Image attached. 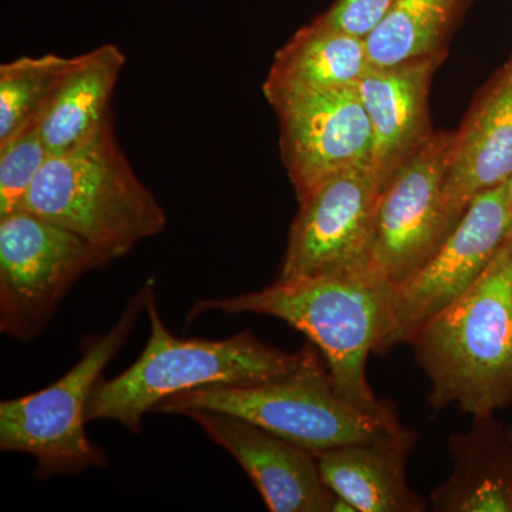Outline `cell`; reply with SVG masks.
<instances>
[{"label": "cell", "instance_id": "obj_3", "mask_svg": "<svg viewBox=\"0 0 512 512\" xmlns=\"http://www.w3.org/2000/svg\"><path fill=\"white\" fill-rule=\"evenodd\" d=\"M144 311L150 320L146 349L126 372L97 382L87 403V421H116L131 433H140L144 416L174 394L268 382L301 362V350L284 352L249 330L228 339L177 338L158 312L153 281L147 282Z\"/></svg>", "mask_w": 512, "mask_h": 512}, {"label": "cell", "instance_id": "obj_6", "mask_svg": "<svg viewBox=\"0 0 512 512\" xmlns=\"http://www.w3.org/2000/svg\"><path fill=\"white\" fill-rule=\"evenodd\" d=\"M146 296L147 284L127 302L113 328L84 339L82 357L62 379L40 392L0 403V450L35 458L40 478L109 464L103 448L87 436V403L104 367L130 338Z\"/></svg>", "mask_w": 512, "mask_h": 512}, {"label": "cell", "instance_id": "obj_14", "mask_svg": "<svg viewBox=\"0 0 512 512\" xmlns=\"http://www.w3.org/2000/svg\"><path fill=\"white\" fill-rule=\"evenodd\" d=\"M439 55L370 67L357 83L373 133L372 167L383 185L431 137L429 89Z\"/></svg>", "mask_w": 512, "mask_h": 512}, {"label": "cell", "instance_id": "obj_13", "mask_svg": "<svg viewBox=\"0 0 512 512\" xmlns=\"http://www.w3.org/2000/svg\"><path fill=\"white\" fill-rule=\"evenodd\" d=\"M512 178V56L451 138L444 204L458 224L481 192Z\"/></svg>", "mask_w": 512, "mask_h": 512}, {"label": "cell", "instance_id": "obj_17", "mask_svg": "<svg viewBox=\"0 0 512 512\" xmlns=\"http://www.w3.org/2000/svg\"><path fill=\"white\" fill-rule=\"evenodd\" d=\"M451 473L431 493L436 512H512V453L493 416L474 419L467 433L448 440Z\"/></svg>", "mask_w": 512, "mask_h": 512}, {"label": "cell", "instance_id": "obj_10", "mask_svg": "<svg viewBox=\"0 0 512 512\" xmlns=\"http://www.w3.org/2000/svg\"><path fill=\"white\" fill-rule=\"evenodd\" d=\"M383 183L373 167L343 171L299 198L278 279L369 265Z\"/></svg>", "mask_w": 512, "mask_h": 512}, {"label": "cell", "instance_id": "obj_24", "mask_svg": "<svg viewBox=\"0 0 512 512\" xmlns=\"http://www.w3.org/2000/svg\"><path fill=\"white\" fill-rule=\"evenodd\" d=\"M511 194H512V178H511Z\"/></svg>", "mask_w": 512, "mask_h": 512}, {"label": "cell", "instance_id": "obj_23", "mask_svg": "<svg viewBox=\"0 0 512 512\" xmlns=\"http://www.w3.org/2000/svg\"><path fill=\"white\" fill-rule=\"evenodd\" d=\"M508 441H510L511 453H512V430L507 433Z\"/></svg>", "mask_w": 512, "mask_h": 512}, {"label": "cell", "instance_id": "obj_15", "mask_svg": "<svg viewBox=\"0 0 512 512\" xmlns=\"http://www.w3.org/2000/svg\"><path fill=\"white\" fill-rule=\"evenodd\" d=\"M419 441L416 430H399L367 443L315 453L323 481L355 512L429 510L407 480V461Z\"/></svg>", "mask_w": 512, "mask_h": 512}, {"label": "cell", "instance_id": "obj_7", "mask_svg": "<svg viewBox=\"0 0 512 512\" xmlns=\"http://www.w3.org/2000/svg\"><path fill=\"white\" fill-rule=\"evenodd\" d=\"M113 259L89 241L28 211L0 218V332L29 342L87 272Z\"/></svg>", "mask_w": 512, "mask_h": 512}, {"label": "cell", "instance_id": "obj_8", "mask_svg": "<svg viewBox=\"0 0 512 512\" xmlns=\"http://www.w3.org/2000/svg\"><path fill=\"white\" fill-rule=\"evenodd\" d=\"M512 234L511 180L478 194L439 251L393 286L389 326L377 355L409 343L424 322L476 284Z\"/></svg>", "mask_w": 512, "mask_h": 512}, {"label": "cell", "instance_id": "obj_20", "mask_svg": "<svg viewBox=\"0 0 512 512\" xmlns=\"http://www.w3.org/2000/svg\"><path fill=\"white\" fill-rule=\"evenodd\" d=\"M73 57L55 53L19 57L0 66V143L43 114L72 66Z\"/></svg>", "mask_w": 512, "mask_h": 512}, {"label": "cell", "instance_id": "obj_11", "mask_svg": "<svg viewBox=\"0 0 512 512\" xmlns=\"http://www.w3.org/2000/svg\"><path fill=\"white\" fill-rule=\"evenodd\" d=\"M296 195L343 171L372 167L373 133L357 86L275 104Z\"/></svg>", "mask_w": 512, "mask_h": 512}, {"label": "cell", "instance_id": "obj_16", "mask_svg": "<svg viewBox=\"0 0 512 512\" xmlns=\"http://www.w3.org/2000/svg\"><path fill=\"white\" fill-rule=\"evenodd\" d=\"M369 69L365 40L316 19L276 53L264 94L275 106L295 97L357 86Z\"/></svg>", "mask_w": 512, "mask_h": 512}, {"label": "cell", "instance_id": "obj_19", "mask_svg": "<svg viewBox=\"0 0 512 512\" xmlns=\"http://www.w3.org/2000/svg\"><path fill=\"white\" fill-rule=\"evenodd\" d=\"M463 0H396L365 39L370 67H392L439 55Z\"/></svg>", "mask_w": 512, "mask_h": 512}, {"label": "cell", "instance_id": "obj_18", "mask_svg": "<svg viewBox=\"0 0 512 512\" xmlns=\"http://www.w3.org/2000/svg\"><path fill=\"white\" fill-rule=\"evenodd\" d=\"M126 55L113 43L73 57L72 66L40 121L50 156L86 140L109 117Z\"/></svg>", "mask_w": 512, "mask_h": 512}, {"label": "cell", "instance_id": "obj_22", "mask_svg": "<svg viewBox=\"0 0 512 512\" xmlns=\"http://www.w3.org/2000/svg\"><path fill=\"white\" fill-rule=\"evenodd\" d=\"M394 2L396 0H336L335 5L318 19L330 28L365 40L389 13Z\"/></svg>", "mask_w": 512, "mask_h": 512}, {"label": "cell", "instance_id": "obj_5", "mask_svg": "<svg viewBox=\"0 0 512 512\" xmlns=\"http://www.w3.org/2000/svg\"><path fill=\"white\" fill-rule=\"evenodd\" d=\"M299 365L285 375L251 386H208L174 394L154 412L211 410L241 417L282 439L319 453L367 443L402 427L357 409L336 392L319 349L306 342Z\"/></svg>", "mask_w": 512, "mask_h": 512}, {"label": "cell", "instance_id": "obj_1", "mask_svg": "<svg viewBox=\"0 0 512 512\" xmlns=\"http://www.w3.org/2000/svg\"><path fill=\"white\" fill-rule=\"evenodd\" d=\"M393 286L369 265L281 281L261 291L195 302L187 320L205 312L271 316L308 336L328 366L336 392L357 409L396 419L367 379V359L377 353L390 320Z\"/></svg>", "mask_w": 512, "mask_h": 512}, {"label": "cell", "instance_id": "obj_21", "mask_svg": "<svg viewBox=\"0 0 512 512\" xmlns=\"http://www.w3.org/2000/svg\"><path fill=\"white\" fill-rule=\"evenodd\" d=\"M49 157L40 121L0 143V218L19 210Z\"/></svg>", "mask_w": 512, "mask_h": 512}, {"label": "cell", "instance_id": "obj_2", "mask_svg": "<svg viewBox=\"0 0 512 512\" xmlns=\"http://www.w3.org/2000/svg\"><path fill=\"white\" fill-rule=\"evenodd\" d=\"M430 382V406H456L474 419L512 402V234L484 274L412 339Z\"/></svg>", "mask_w": 512, "mask_h": 512}, {"label": "cell", "instance_id": "obj_4", "mask_svg": "<svg viewBox=\"0 0 512 512\" xmlns=\"http://www.w3.org/2000/svg\"><path fill=\"white\" fill-rule=\"evenodd\" d=\"M19 210L69 229L111 259L167 227L164 208L121 150L111 117L82 143L49 157Z\"/></svg>", "mask_w": 512, "mask_h": 512}, {"label": "cell", "instance_id": "obj_12", "mask_svg": "<svg viewBox=\"0 0 512 512\" xmlns=\"http://www.w3.org/2000/svg\"><path fill=\"white\" fill-rule=\"evenodd\" d=\"M188 417L237 460L272 512H355L323 481L315 453L251 421L211 410Z\"/></svg>", "mask_w": 512, "mask_h": 512}, {"label": "cell", "instance_id": "obj_9", "mask_svg": "<svg viewBox=\"0 0 512 512\" xmlns=\"http://www.w3.org/2000/svg\"><path fill=\"white\" fill-rule=\"evenodd\" d=\"M451 138L431 136L394 171L380 194L369 266L392 286L416 274L457 225L443 194Z\"/></svg>", "mask_w": 512, "mask_h": 512}]
</instances>
